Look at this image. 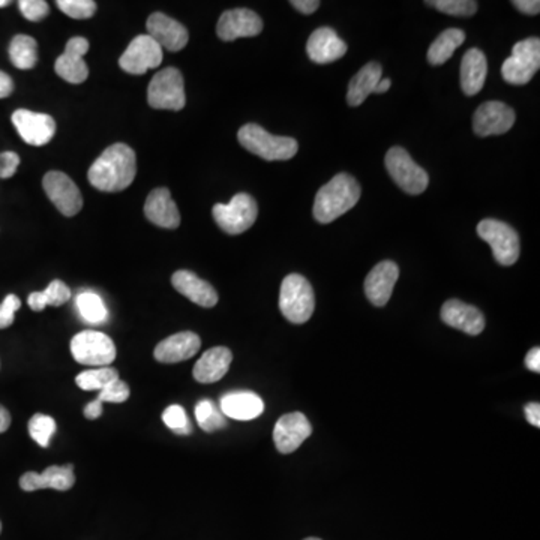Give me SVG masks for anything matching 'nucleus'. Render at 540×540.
Listing matches in <instances>:
<instances>
[{
    "label": "nucleus",
    "mask_w": 540,
    "mask_h": 540,
    "mask_svg": "<svg viewBox=\"0 0 540 540\" xmlns=\"http://www.w3.org/2000/svg\"><path fill=\"white\" fill-rule=\"evenodd\" d=\"M129 391L128 384L122 382V380L117 379L113 382V383L108 384V386L104 387L103 391L99 392L98 400L101 402H113V404H120V402H125V401L128 400Z\"/></svg>",
    "instance_id": "ea45409f"
},
{
    "label": "nucleus",
    "mask_w": 540,
    "mask_h": 540,
    "mask_svg": "<svg viewBox=\"0 0 540 540\" xmlns=\"http://www.w3.org/2000/svg\"><path fill=\"white\" fill-rule=\"evenodd\" d=\"M0 533H2V523H0Z\"/></svg>",
    "instance_id": "6e6d98bb"
},
{
    "label": "nucleus",
    "mask_w": 540,
    "mask_h": 540,
    "mask_svg": "<svg viewBox=\"0 0 540 540\" xmlns=\"http://www.w3.org/2000/svg\"><path fill=\"white\" fill-rule=\"evenodd\" d=\"M119 379V372L115 368L104 366L94 370L83 371L76 377V383L83 391H103L104 387Z\"/></svg>",
    "instance_id": "72a5a7b5"
},
{
    "label": "nucleus",
    "mask_w": 540,
    "mask_h": 540,
    "mask_svg": "<svg viewBox=\"0 0 540 540\" xmlns=\"http://www.w3.org/2000/svg\"><path fill=\"white\" fill-rule=\"evenodd\" d=\"M515 8L521 11V13L528 14V15H537L540 13L539 0H514L512 2Z\"/></svg>",
    "instance_id": "c03bdc74"
},
{
    "label": "nucleus",
    "mask_w": 540,
    "mask_h": 540,
    "mask_svg": "<svg viewBox=\"0 0 540 540\" xmlns=\"http://www.w3.org/2000/svg\"><path fill=\"white\" fill-rule=\"evenodd\" d=\"M263 30V22L251 9L239 8L226 11L218 22L217 34L222 41L257 36Z\"/></svg>",
    "instance_id": "f3484780"
},
{
    "label": "nucleus",
    "mask_w": 540,
    "mask_h": 540,
    "mask_svg": "<svg viewBox=\"0 0 540 540\" xmlns=\"http://www.w3.org/2000/svg\"><path fill=\"white\" fill-rule=\"evenodd\" d=\"M303 540H321V539H317V537H308V539H303Z\"/></svg>",
    "instance_id": "5fc2aeb1"
},
{
    "label": "nucleus",
    "mask_w": 540,
    "mask_h": 540,
    "mask_svg": "<svg viewBox=\"0 0 540 540\" xmlns=\"http://www.w3.org/2000/svg\"><path fill=\"white\" fill-rule=\"evenodd\" d=\"M146 27L150 38H154L168 52H180L187 47L188 39H189L188 30L179 22H176L175 18H170L166 14H152L148 18Z\"/></svg>",
    "instance_id": "a211bd4d"
},
{
    "label": "nucleus",
    "mask_w": 540,
    "mask_h": 540,
    "mask_svg": "<svg viewBox=\"0 0 540 540\" xmlns=\"http://www.w3.org/2000/svg\"><path fill=\"white\" fill-rule=\"evenodd\" d=\"M307 53L315 64L328 65L347 53V44L331 27L314 30L307 43Z\"/></svg>",
    "instance_id": "4be33fe9"
},
{
    "label": "nucleus",
    "mask_w": 540,
    "mask_h": 540,
    "mask_svg": "<svg viewBox=\"0 0 540 540\" xmlns=\"http://www.w3.org/2000/svg\"><path fill=\"white\" fill-rule=\"evenodd\" d=\"M196 419L205 433H215L226 426V416L210 400H201L196 405Z\"/></svg>",
    "instance_id": "f704fd0d"
},
{
    "label": "nucleus",
    "mask_w": 540,
    "mask_h": 540,
    "mask_svg": "<svg viewBox=\"0 0 540 540\" xmlns=\"http://www.w3.org/2000/svg\"><path fill=\"white\" fill-rule=\"evenodd\" d=\"M290 4L294 6V9H298L299 13L305 14V15L315 13L320 6L319 0H291Z\"/></svg>",
    "instance_id": "a18cd8bd"
},
{
    "label": "nucleus",
    "mask_w": 540,
    "mask_h": 540,
    "mask_svg": "<svg viewBox=\"0 0 540 540\" xmlns=\"http://www.w3.org/2000/svg\"><path fill=\"white\" fill-rule=\"evenodd\" d=\"M479 238L493 248L494 259L502 266H512L519 259V236L506 222L484 219L477 226Z\"/></svg>",
    "instance_id": "9d476101"
},
{
    "label": "nucleus",
    "mask_w": 540,
    "mask_h": 540,
    "mask_svg": "<svg viewBox=\"0 0 540 540\" xmlns=\"http://www.w3.org/2000/svg\"><path fill=\"white\" fill-rule=\"evenodd\" d=\"M514 124L515 111L498 101L482 104L473 116V131L479 137L502 136L511 131Z\"/></svg>",
    "instance_id": "ddd939ff"
},
{
    "label": "nucleus",
    "mask_w": 540,
    "mask_h": 540,
    "mask_svg": "<svg viewBox=\"0 0 540 540\" xmlns=\"http://www.w3.org/2000/svg\"><path fill=\"white\" fill-rule=\"evenodd\" d=\"M145 215L155 226L178 229L180 224L179 209L167 188H157L150 192L145 203Z\"/></svg>",
    "instance_id": "5701e85b"
},
{
    "label": "nucleus",
    "mask_w": 540,
    "mask_h": 540,
    "mask_svg": "<svg viewBox=\"0 0 540 540\" xmlns=\"http://www.w3.org/2000/svg\"><path fill=\"white\" fill-rule=\"evenodd\" d=\"M162 421L173 433L188 435L192 433V425L188 419L187 412L180 405H170L162 413Z\"/></svg>",
    "instance_id": "4c0bfd02"
},
{
    "label": "nucleus",
    "mask_w": 540,
    "mask_h": 540,
    "mask_svg": "<svg viewBox=\"0 0 540 540\" xmlns=\"http://www.w3.org/2000/svg\"><path fill=\"white\" fill-rule=\"evenodd\" d=\"M56 433V422L47 414H35L29 421V434L41 447H48Z\"/></svg>",
    "instance_id": "c9c22d12"
},
{
    "label": "nucleus",
    "mask_w": 540,
    "mask_h": 540,
    "mask_svg": "<svg viewBox=\"0 0 540 540\" xmlns=\"http://www.w3.org/2000/svg\"><path fill=\"white\" fill-rule=\"evenodd\" d=\"M76 484L73 465L65 467L46 468L43 473L27 472L20 477V488L26 493H34L39 489H56V491H69Z\"/></svg>",
    "instance_id": "412c9836"
},
{
    "label": "nucleus",
    "mask_w": 540,
    "mask_h": 540,
    "mask_svg": "<svg viewBox=\"0 0 540 540\" xmlns=\"http://www.w3.org/2000/svg\"><path fill=\"white\" fill-rule=\"evenodd\" d=\"M442 320L447 326L458 329L467 335H481L485 329V317L476 307L456 299L447 301L442 308Z\"/></svg>",
    "instance_id": "aec40b11"
},
{
    "label": "nucleus",
    "mask_w": 540,
    "mask_h": 540,
    "mask_svg": "<svg viewBox=\"0 0 540 540\" xmlns=\"http://www.w3.org/2000/svg\"><path fill=\"white\" fill-rule=\"evenodd\" d=\"M219 410L234 421H252L264 412V402L254 392H230L222 396Z\"/></svg>",
    "instance_id": "bb28decb"
},
{
    "label": "nucleus",
    "mask_w": 540,
    "mask_h": 540,
    "mask_svg": "<svg viewBox=\"0 0 540 540\" xmlns=\"http://www.w3.org/2000/svg\"><path fill=\"white\" fill-rule=\"evenodd\" d=\"M391 86L392 81L389 78H382L377 87H375V94H384V92L391 89Z\"/></svg>",
    "instance_id": "603ef678"
},
{
    "label": "nucleus",
    "mask_w": 540,
    "mask_h": 540,
    "mask_svg": "<svg viewBox=\"0 0 540 540\" xmlns=\"http://www.w3.org/2000/svg\"><path fill=\"white\" fill-rule=\"evenodd\" d=\"M161 64L162 47L149 35H138L132 39L119 59L120 68L132 76H141Z\"/></svg>",
    "instance_id": "9b49d317"
},
{
    "label": "nucleus",
    "mask_w": 540,
    "mask_h": 540,
    "mask_svg": "<svg viewBox=\"0 0 540 540\" xmlns=\"http://www.w3.org/2000/svg\"><path fill=\"white\" fill-rule=\"evenodd\" d=\"M383 69L379 64H366L350 81L347 103L352 107L361 106L371 94H375V87L382 80Z\"/></svg>",
    "instance_id": "c85d7f7f"
},
{
    "label": "nucleus",
    "mask_w": 540,
    "mask_h": 540,
    "mask_svg": "<svg viewBox=\"0 0 540 540\" xmlns=\"http://www.w3.org/2000/svg\"><path fill=\"white\" fill-rule=\"evenodd\" d=\"M525 365H527L528 370L533 371V372H536L539 374L540 372V349L539 347H535V349L530 350L528 352L527 356H525Z\"/></svg>",
    "instance_id": "49530a36"
},
{
    "label": "nucleus",
    "mask_w": 540,
    "mask_h": 540,
    "mask_svg": "<svg viewBox=\"0 0 540 540\" xmlns=\"http://www.w3.org/2000/svg\"><path fill=\"white\" fill-rule=\"evenodd\" d=\"M398 277L400 268L391 260L382 261L371 270L365 280V293L374 307H384L389 302Z\"/></svg>",
    "instance_id": "6ab92c4d"
},
{
    "label": "nucleus",
    "mask_w": 540,
    "mask_h": 540,
    "mask_svg": "<svg viewBox=\"0 0 540 540\" xmlns=\"http://www.w3.org/2000/svg\"><path fill=\"white\" fill-rule=\"evenodd\" d=\"M136 175V152L125 143H116L92 164L87 179L99 191L119 192L134 182Z\"/></svg>",
    "instance_id": "f257e3e1"
},
{
    "label": "nucleus",
    "mask_w": 540,
    "mask_h": 540,
    "mask_svg": "<svg viewBox=\"0 0 540 540\" xmlns=\"http://www.w3.org/2000/svg\"><path fill=\"white\" fill-rule=\"evenodd\" d=\"M315 296L307 278L298 273L285 277L280 291V310L290 323H307L314 314Z\"/></svg>",
    "instance_id": "20e7f679"
},
{
    "label": "nucleus",
    "mask_w": 540,
    "mask_h": 540,
    "mask_svg": "<svg viewBox=\"0 0 540 540\" xmlns=\"http://www.w3.org/2000/svg\"><path fill=\"white\" fill-rule=\"evenodd\" d=\"M13 124L23 140L30 146H46L56 134V122L52 116L29 110L14 111Z\"/></svg>",
    "instance_id": "2eb2a0df"
},
{
    "label": "nucleus",
    "mask_w": 540,
    "mask_h": 540,
    "mask_svg": "<svg viewBox=\"0 0 540 540\" xmlns=\"http://www.w3.org/2000/svg\"><path fill=\"white\" fill-rule=\"evenodd\" d=\"M71 353L81 365L104 368L115 362L116 345L106 333L83 331L71 341Z\"/></svg>",
    "instance_id": "6e6552de"
},
{
    "label": "nucleus",
    "mask_w": 540,
    "mask_h": 540,
    "mask_svg": "<svg viewBox=\"0 0 540 540\" xmlns=\"http://www.w3.org/2000/svg\"><path fill=\"white\" fill-rule=\"evenodd\" d=\"M148 103L157 110H182L187 104V95L179 69L170 66L155 74L148 89Z\"/></svg>",
    "instance_id": "39448f33"
},
{
    "label": "nucleus",
    "mask_w": 540,
    "mask_h": 540,
    "mask_svg": "<svg viewBox=\"0 0 540 540\" xmlns=\"http://www.w3.org/2000/svg\"><path fill=\"white\" fill-rule=\"evenodd\" d=\"M9 59L18 69H32L38 62V44L29 35H17L9 44Z\"/></svg>",
    "instance_id": "2f4dec72"
},
{
    "label": "nucleus",
    "mask_w": 540,
    "mask_h": 540,
    "mask_svg": "<svg viewBox=\"0 0 540 540\" xmlns=\"http://www.w3.org/2000/svg\"><path fill=\"white\" fill-rule=\"evenodd\" d=\"M22 307V301L15 294H8L0 305V329H6L14 323V315Z\"/></svg>",
    "instance_id": "79ce46f5"
},
{
    "label": "nucleus",
    "mask_w": 540,
    "mask_h": 540,
    "mask_svg": "<svg viewBox=\"0 0 540 540\" xmlns=\"http://www.w3.org/2000/svg\"><path fill=\"white\" fill-rule=\"evenodd\" d=\"M525 417L527 421L532 423L533 426L539 428L540 426V405L537 402H530L525 407Z\"/></svg>",
    "instance_id": "8fccbe9b"
},
{
    "label": "nucleus",
    "mask_w": 540,
    "mask_h": 540,
    "mask_svg": "<svg viewBox=\"0 0 540 540\" xmlns=\"http://www.w3.org/2000/svg\"><path fill=\"white\" fill-rule=\"evenodd\" d=\"M103 414V402L97 398L85 407V417L89 421H95Z\"/></svg>",
    "instance_id": "09e8293b"
},
{
    "label": "nucleus",
    "mask_w": 540,
    "mask_h": 540,
    "mask_svg": "<svg viewBox=\"0 0 540 540\" xmlns=\"http://www.w3.org/2000/svg\"><path fill=\"white\" fill-rule=\"evenodd\" d=\"M18 8L29 22H41L50 13V6L46 0H20Z\"/></svg>",
    "instance_id": "a19ab883"
},
{
    "label": "nucleus",
    "mask_w": 540,
    "mask_h": 540,
    "mask_svg": "<svg viewBox=\"0 0 540 540\" xmlns=\"http://www.w3.org/2000/svg\"><path fill=\"white\" fill-rule=\"evenodd\" d=\"M11 4L9 0H0V8H5V6H8Z\"/></svg>",
    "instance_id": "864d4df0"
},
{
    "label": "nucleus",
    "mask_w": 540,
    "mask_h": 540,
    "mask_svg": "<svg viewBox=\"0 0 540 540\" xmlns=\"http://www.w3.org/2000/svg\"><path fill=\"white\" fill-rule=\"evenodd\" d=\"M312 434V426L303 413L294 412L280 417L273 430V442L278 452L291 453L302 446V443Z\"/></svg>",
    "instance_id": "4468645a"
},
{
    "label": "nucleus",
    "mask_w": 540,
    "mask_h": 540,
    "mask_svg": "<svg viewBox=\"0 0 540 540\" xmlns=\"http://www.w3.org/2000/svg\"><path fill=\"white\" fill-rule=\"evenodd\" d=\"M213 218L218 226L227 234H242L243 231L250 230L257 217H259V208L254 199L250 194H236L231 199L229 205L213 206Z\"/></svg>",
    "instance_id": "0eeeda50"
},
{
    "label": "nucleus",
    "mask_w": 540,
    "mask_h": 540,
    "mask_svg": "<svg viewBox=\"0 0 540 540\" xmlns=\"http://www.w3.org/2000/svg\"><path fill=\"white\" fill-rule=\"evenodd\" d=\"M44 191L48 200L65 217H74L83 208V196L80 189L68 175L62 171H48L43 179Z\"/></svg>",
    "instance_id": "f8f14e48"
},
{
    "label": "nucleus",
    "mask_w": 540,
    "mask_h": 540,
    "mask_svg": "<svg viewBox=\"0 0 540 540\" xmlns=\"http://www.w3.org/2000/svg\"><path fill=\"white\" fill-rule=\"evenodd\" d=\"M488 64L479 48H470L461 62V89L468 97L479 94L485 85Z\"/></svg>",
    "instance_id": "cd10ccee"
},
{
    "label": "nucleus",
    "mask_w": 540,
    "mask_h": 540,
    "mask_svg": "<svg viewBox=\"0 0 540 540\" xmlns=\"http://www.w3.org/2000/svg\"><path fill=\"white\" fill-rule=\"evenodd\" d=\"M361 187L353 176L336 175L321 187L314 201V218L320 224H331L358 205Z\"/></svg>",
    "instance_id": "f03ea898"
},
{
    "label": "nucleus",
    "mask_w": 540,
    "mask_h": 540,
    "mask_svg": "<svg viewBox=\"0 0 540 540\" xmlns=\"http://www.w3.org/2000/svg\"><path fill=\"white\" fill-rule=\"evenodd\" d=\"M426 5L455 17H472L477 11V2L473 0H430Z\"/></svg>",
    "instance_id": "e433bc0d"
},
{
    "label": "nucleus",
    "mask_w": 540,
    "mask_h": 540,
    "mask_svg": "<svg viewBox=\"0 0 540 540\" xmlns=\"http://www.w3.org/2000/svg\"><path fill=\"white\" fill-rule=\"evenodd\" d=\"M171 284L180 294L199 307L213 308L218 303L217 290L189 270H178L171 277Z\"/></svg>",
    "instance_id": "393cba45"
},
{
    "label": "nucleus",
    "mask_w": 540,
    "mask_h": 540,
    "mask_svg": "<svg viewBox=\"0 0 540 540\" xmlns=\"http://www.w3.org/2000/svg\"><path fill=\"white\" fill-rule=\"evenodd\" d=\"M69 299H71V290L68 285L59 280H55L48 284L47 289L44 291L30 293L27 303L32 311L41 312L47 307H60V305L68 302Z\"/></svg>",
    "instance_id": "7c9ffc66"
},
{
    "label": "nucleus",
    "mask_w": 540,
    "mask_h": 540,
    "mask_svg": "<svg viewBox=\"0 0 540 540\" xmlns=\"http://www.w3.org/2000/svg\"><path fill=\"white\" fill-rule=\"evenodd\" d=\"M238 138L248 152L266 161H287L298 154V141L291 137L272 136L260 125H243L239 129Z\"/></svg>",
    "instance_id": "7ed1b4c3"
},
{
    "label": "nucleus",
    "mask_w": 540,
    "mask_h": 540,
    "mask_svg": "<svg viewBox=\"0 0 540 540\" xmlns=\"http://www.w3.org/2000/svg\"><path fill=\"white\" fill-rule=\"evenodd\" d=\"M540 68V39L528 38L515 44L511 57L504 60L502 76L515 86L527 85Z\"/></svg>",
    "instance_id": "423d86ee"
},
{
    "label": "nucleus",
    "mask_w": 540,
    "mask_h": 540,
    "mask_svg": "<svg viewBox=\"0 0 540 540\" xmlns=\"http://www.w3.org/2000/svg\"><path fill=\"white\" fill-rule=\"evenodd\" d=\"M233 353L227 347L208 350L194 366L192 375L199 383H217L230 370Z\"/></svg>",
    "instance_id": "a878e982"
},
{
    "label": "nucleus",
    "mask_w": 540,
    "mask_h": 540,
    "mask_svg": "<svg viewBox=\"0 0 540 540\" xmlns=\"http://www.w3.org/2000/svg\"><path fill=\"white\" fill-rule=\"evenodd\" d=\"M20 166V157L15 152L0 154V179H9Z\"/></svg>",
    "instance_id": "37998d69"
},
{
    "label": "nucleus",
    "mask_w": 540,
    "mask_h": 540,
    "mask_svg": "<svg viewBox=\"0 0 540 540\" xmlns=\"http://www.w3.org/2000/svg\"><path fill=\"white\" fill-rule=\"evenodd\" d=\"M14 92V81L8 74L0 71V99L8 98Z\"/></svg>",
    "instance_id": "de8ad7c7"
},
{
    "label": "nucleus",
    "mask_w": 540,
    "mask_h": 540,
    "mask_svg": "<svg viewBox=\"0 0 540 540\" xmlns=\"http://www.w3.org/2000/svg\"><path fill=\"white\" fill-rule=\"evenodd\" d=\"M76 303H77L78 312L87 323H106V320L108 319L106 303L101 296L94 291H81Z\"/></svg>",
    "instance_id": "473e14b6"
},
{
    "label": "nucleus",
    "mask_w": 540,
    "mask_h": 540,
    "mask_svg": "<svg viewBox=\"0 0 540 540\" xmlns=\"http://www.w3.org/2000/svg\"><path fill=\"white\" fill-rule=\"evenodd\" d=\"M386 168L393 182L412 196L422 194L430 183L426 171L417 166L409 152L402 148H392L387 152Z\"/></svg>",
    "instance_id": "1a4fd4ad"
},
{
    "label": "nucleus",
    "mask_w": 540,
    "mask_h": 540,
    "mask_svg": "<svg viewBox=\"0 0 540 540\" xmlns=\"http://www.w3.org/2000/svg\"><path fill=\"white\" fill-rule=\"evenodd\" d=\"M465 41V34L461 29H447L442 35H438V38L434 43L431 44L430 50H428V62L433 66H440V65L446 64L447 60L451 59L456 48L463 46Z\"/></svg>",
    "instance_id": "c756f323"
},
{
    "label": "nucleus",
    "mask_w": 540,
    "mask_h": 540,
    "mask_svg": "<svg viewBox=\"0 0 540 540\" xmlns=\"http://www.w3.org/2000/svg\"><path fill=\"white\" fill-rule=\"evenodd\" d=\"M56 5L62 13L76 20L94 17L97 13V4L94 0H57Z\"/></svg>",
    "instance_id": "58836bf2"
},
{
    "label": "nucleus",
    "mask_w": 540,
    "mask_h": 540,
    "mask_svg": "<svg viewBox=\"0 0 540 540\" xmlns=\"http://www.w3.org/2000/svg\"><path fill=\"white\" fill-rule=\"evenodd\" d=\"M200 347V336L194 332H179L161 341L155 347L154 356L161 363H178L196 356Z\"/></svg>",
    "instance_id": "b1692460"
},
{
    "label": "nucleus",
    "mask_w": 540,
    "mask_h": 540,
    "mask_svg": "<svg viewBox=\"0 0 540 540\" xmlns=\"http://www.w3.org/2000/svg\"><path fill=\"white\" fill-rule=\"evenodd\" d=\"M89 41L81 36L71 38L66 44L64 55L56 60V74L73 85H80L89 77V68L85 62V55L89 52Z\"/></svg>",
    "instance_id": "dca6fc26"
},
{
    "label": "nucleus",
    "mask_w": 540,
    "mask_h": 540,
    "mask_svg": "<svg viewBox=\"0 0 540 540\" xmlns=\"http://www.w3.org/2000/svg\"><path fill=\"white\" fill-rule=\"evenodd\" d=\"M9 425H11V414H9L8 410L0 405V434L6 433Z\"/></svg>",
    "instance_id": "3c124183"
}]
</instances>
